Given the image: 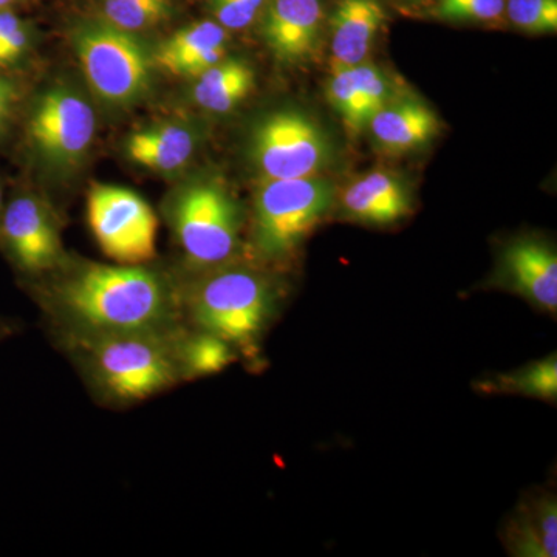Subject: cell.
I'll list each match as a JSON object with an SVG mask.
<instances>
[{
  "label": "cell",
  "instance_id": "1",
  "mask_svg": "<svg viewBox=\"0 0 557 557\" xmlns=\"http://www.w3.org/2000/svg\"><path fill=\"white\" fill-rule=\"evenodd\" d=\"M32 292L54 332H134L185 324L182 285L146 263H86Z\"/></svg>",
  "mask_w": 557,
  "mask_h": 557
},
{
  "label": "cell",
  "instance_id": "2",
  "mask_svg": "<svg viewBox=\"0 0 557 557\" xmlns=\"http://www.w3.org/2000/svg\"><path fill=\"white\" fill-rule=\"evenodd\" d=\"M185 324L113 333L57 332L91 394L102 405H137L183 383L180 338Z\"/></svg>",
  "mask_w": 557,
  "mask_h": 557
},
{
  "label": "cell",
  "instance_id": "3",
  "mask_svg": "<svg viewBox=\"0 0 557 557\" xmlns=\"http://www.w3.org/2000/svg\"><path fill=\"white\" fill-rule=\"evenodd\" d=\"M183 319L212 333L248 358L278 314L281 292L267 274L244 267H215L182 285Z\"/></svg>",
  "mask_w": 557,
  "mask_h": 557
},
{
  "label": "cell",
  "instance_id": "4",
  "mask_svg": "<svg viewBox=\"0 0 557 557\" xmlns=\"http://www.w3.org/2000/svg\"><path fill=\"white\" fill-rule=\"evenodd\" d=\"M168 220L189 265L211 270L236 252L244 211L218 180H200L172 197Z\"/></svg>",
  "mask_w": 557,
  "mask_h": 557
},
{
  "label": "cell",
  "instance_id": "5",
  "mask_svg": "<svg viewBox=\"0 0 557 557\" xmlns=\"http://www.w3.org/2000/svg\"><path fill=\"white\" fill-rule=\"evenodd\" d=\"M73 47L90 89L112 108L145 98L156 60L134 35L109 22H87L73 33Z\"/></svg>",
  "mask_w": 557,
  "mask_h": 557
},
{
  "label": "cell",
  "instance_id": "6",
  "mask_svg": "<svg viewBox=\"0 0 557 557\" xmlns=\"http://www.w3.org/2000/svg\"><path fill=\"white\" fill-rule=\"evenodd\" d=\"M335 188L321 177L263 180L255 200L256 251L267 260L287 258L327 215Z\"/></svg>",
  "mask_w": 557,
  "mask_h": 557
},
{
  "label": "cell",
  "instance_id": "7",
  "mask_svg": "<svg viewBox=\"0 0 557 557\" xmlns=\"http://www.w3.org/2000/svg\"><path fill=\"white\" fill-rule=\"evenodd\" d=\"M25 131L33 152L46 166L67 171L89 152L97 119L78 91L53 87L33 101Z\"/></svg>",
  "mask_w": 557,
  "mask_h": 557
},
{
  "label": "cell",
  "instance_id": "8",
  "mask_svg": "<svg viewBox=\"0 0 557 557\" xmlns=\"http://www.w3.org/2000/svg\"><path fill=\"white\" fill-rule=\"evenodd\" d=\"M87 220L95 240L110 259L141 265L156 258L159 219L139 194L116 185H94Z\"/></svg>",
  "mask_w": 557,
  "mask_h": 557
},
{
  "label": "cell",
  "instance_id": "9",
  "mask_svg": "<svg viewBox=\"0 0 557 557\" xmlns=\"http://www.w3.org/2000/svg\"><path fill=\"white\" fill-rule=\"evenodd\" d=\"M249 152L263 178H309L329 166L332 145L309 116L295 110H281L255 127Z\"/></svg>",
  "mask_w": 557,
  "mask_h": 557
},
{
  "label": "cell",
  "instance_id": "10",
  "mask_svg": "<svg viewBox=\"0 0 557 557\" xmlns=\"http://www.w3.org/2000/svg\"><path fill=\"white\" fill-rule=\"evenodd\" d=\"M0 249L22 276L35 281L65 262L64 248L53 212L32 193L5 201L0 215Z\"/></svg>",
  "mask_w": 557,
  "mask_h": 557
},
{
  "label": "cell",
  "instance_id": "11",
  "mask_svg": "<svg viewBox=\"0 0 557 557\" xmlns=\"http://www.w3.org/2000/svg\"><path fill=\"white\" fill-rule=\"evenodd\" d=\"M498 284L556 317L557 255L547 242L522 237L504 248Z\"/></svg>",
  "mask_w": 557,
  "mask_h": 557
},
{
  "label": "cell",
  "instance_id": "12",
  "mask_svg": "<svg viewBox=\"0 0 557 557\" xmlns=\"http://www.w3.org/2000/svg\"><path fill=\"white\" fill-rule=\"evenodd\" d=\"M322 16L321 0H270L263 17V39L277 60H307L317 50Z\"/></svg>",
  "mask_w": 557,
  "mask_h": 557
},
{
  "label": "cell",
  "instance_id": "13",
  "mask_svg": "<svg viewBox=\"0 0 557 557\" xmlns=\"http://www.w3.org/2000/svg\"><path fill=\"white\" fill-rule=\"evenodd\" d=\"M408 186L391 172L372 171L347 186L343 196L346 214L355 222L388 226L412 212Z\"/></svg>",
  "mask_w": 557,
  "mask_h": 557
},
{
  "label": "cell",
  "instance_id": "14",
  "mask_svg": "<svg viewBox=\"0 0 557 557\" xmlns=\"http://www.w3.org/2000/svg\"><path fill=\"white\" fill-rule=\"evenodd\" d=\"M228 33L215 21H200L175 32L153 54L156 64L177 76L197 78L223 60Z\"/></svg>",
  "mask_w": 557,
  "mask_h": 557
},
{
  "label": "cell",
  "instance_id": "15",
  "mask_svg": "<svg viewBox=\"0 0 557 557\" xmlns=\"http://www.w3.org/2000/svg\"><path fill=\"white\" fill-rule=\"evenodd\" d=\"M368 127L380 149L405 153L426 146L437 137L442 124L424 102L403 100L384 106L370 119Z\"/></svg>",
  "mask_w": 557,
  "mask_h": 557
},
{
  "label": "cell",
  "instance_id": "16",
  "mask_svg": "<svg viewBox=\"0 0 557 557\" xmlns=\"http://www.w3.org/2000/svg\"><path fill=\"white\" fill-rule=\"evenodd\" d=\"M384 21L376 0H341L332 16L333 69L364 62Z\"/></svg>",
  "mask_w": 557,
  "mask_h": 557
},
{
  "label": "cell",
  "instance_id": "17",
  "mask_svg": "<svg viewBox=\"0 0 557 557\" xmlns=\"http://www.w3.org/2000/svg\"><path fill=\"white\" fill-rule=\"evenodd\" d=\"M196 149L197 135L178 123L153 124L126 139V153L134 163L163 174L183 170Z\"/></svg>",
  "mask_w": 557,
  "mask_h": 557
},
{
  "label": "cell",
  "instance_id": "18",
  "mask_svg": "<svg viewBox=\"0 0 557 557\" xmlns=\"http://www.w3.org/2000/svg\"><path fill=\"white\" fill-rule=\"evenodd\" d=\"M505 544L519 557H556L557 504L545 493L527 500L505 531Z\"/></svg>",
  "mask_w": 557,
  "mask_h": 557
},
{
  "label": "cell",
  "instance_id": "19",
  "mask_svg": "<svg viewBox=\"0 0 557 557\" xmlns=\"http://www.w3.org/2000/svg\"><path fill=\"white\" fill-rule=\"evenodd\" d=\"M256 73L248 62L222 60L197 76L193 97L212 113H228L255 89Z\"/></svg>",
  "mask_w": 557,
  "mask_h": 557
},
{
  "label": "cell",
  "instance_id": "20",
  "mask_svg": "<svg viewBox=\"0 0 557 557\" xmlns=\"http://www.w3.org/2000/svg\"><path fill=\"white\" fill-rule=\"evenodd\" d=\"M239 359L236 348L212 333L189 327L180 338V366L183 381L215 375Z\"/></svg>",
  "mask_w": 557,
  "mask_h": 557
},
{
  "label": "cell",
  "instance_id": "21",
  "mask_svg": "<svg viewBox=\"0 0 557 557\" xmlns=\"http://www.w3.org/2000/svg\"><path fill=\"white\" fill-rule=\"evenodd\" d=\"M485 388L487 392H508V394L555 403L557 398L556 355H548L547 358L530 362L507 375L497 376L491 381V384L487 383Z\"/></svg>",
  "mask_w": 557,
  "mask_h": 557
},
{
  "label": "cell",
  "instance_id": "22",
  "mask_svg": "<svg viewBox=\"0 0 557 557\" xmlns=\"http://www.w3.org/2000/svg\"><path fill=\"white\" fill-rule=\"evenodd\" d=\"M171 9V0H102L106 22L131 33L156 27Z\"/></svg>",
  "mask_w": 557,
  "mask_h": 557
},
{
  "label": "cell",
  "instance_id": "23",
  "mask_svg": "<svg viewBox=\"0 0 557 557\" xmlns=\"http://www.w3.org/2000/svg\"><path fill=\"white\" fill-rule=\"evenodd\" d=\"M329 100L346 121L348 129L361 132L368 127L369 115L362 102L354 67L333 69L330 79Z\"/></svg>",
  "mask_w": 557,
  "mask_h": 557
},
{
  "label": "cell",
  "instance_id": "24",
  "mask_svg": "<svg viewBox=\"0 0 557 557\" xmlns=\"http://www.w3.org/2000/svg\"><path fill=\"white\" fill-rule=\"evenodd\" d=\"M33 44V30L28 22L13 9L0 10V70L14 67L24 60Z\"/></svg>",
  "mask_w": 557,
  "mask_h": 557
},
{
  "label": "cell",
  "instance_id": "25",
  "mask_svg": "<svg viewBox=\"0 0 557 557\" xmlns=\"http://www.w3.org/2000/svg\"><path fill=\"white\" fill-rule=\"evenodd\" d=\"M509 21L522 30L555 33L557 30V0H507Z\"/></svg>",
  "mask_w": 557,
  "mask_h": 557
},
{
  "label": "cell",
  "instance_id": "26",
  "mask_svg": "<svg viewBox=\"0 0 557 557\" xmlns=\"http://www.w3.org/2000/svg\"><path fill=\"white\" fill-rule=\"evenodd\" d=\"M507 0H440L437 14L442 20L490 22L498 20Z\"/></svg>",
  "mask_w": 557,
  "mask_h": 557
},
{
  "label": "cell",
  "instance_id": "27",
  "mask_svg": "<svg viewBox=\"0 0 557 557\" xmlns=\"http://www.w3.org/2000/svg\"><path fill=\"white\" fill-rule=\"evenodd\" d=\"M267 2L269 0H209V9L226 32H237L251 25Z\"/></svg>",
  "mask_w": 557,
  "mask_h": 557
},
{
  "label": "cell",
  "instance_id": "28",
  "mask_svg": "<svg viewBox=\"0 0 557 557\" xmlns=\"http://www.w3.org/2000/svg\"><path fill=\"white\" fill-rule=\"evenodd\" d=\"M354 70L370 121L376 112H380L384 106L391 102L388 100V95H391L388 91L391 89H388L386 76L375 65L361 62V64L354 65Z\"/></svg>",
  "mask_w": 557,
  "mask_h": 557
},
{
  "label": "cell",
  "instance_id": "29",
  "mask_svg": "<svg viewBox=\"0 0 557 557\" xmlns=\"http://www.w3.org/2000/svg\"><path fill=\"white\" fill-rule=\"evenodd\" d=\"M20 101V84L0 72V137L9 129Z\"/></svg>",
  "mask_w": 557,
  "mask_h": 557
},
{
  "label": "cell",
  "instance_id": "30",
  "mask_svg": "<svg viewBox=\"0 0 557 557\" xmlns=\"http://www.w3.org/2000/svg\"><path fill=\"white\" fill-rule=\"evenodd\" d=\"M21 330L20 321L13 318L0 317V344L13 338Z\"/></svg>",
  "mask_w": 557,
  "mask_h": 557
},
{
  "label": "cell",
  "instance_id": "31",
  "mask_svg": "<svg viewBox=\"0 0 557 557\" xmlns=\"http://www.w3.org/2000/svg\"><path fill=\"white\" fill-rule=\"evenodd\" d=\"M5 193H3L2 182H0V215H2L3 207H5Z\"/></svg>",
  "mask_w": 557,
  "mask_h": 557
},
{
  "label": "cell",
  "instance_id": "32",
  "mask_svg": "<svg viewBox=\"0 0 557 557\" xmlns=\"http://www.w3.org/2000/svg\"><path fill=\"white\" fill-rule=\"evenodd\" d=\"M17 0H0V10L11 9Z\"/></svg>",
  "mask_w": 557,
  "mask_h": 557
}]
</instances>
